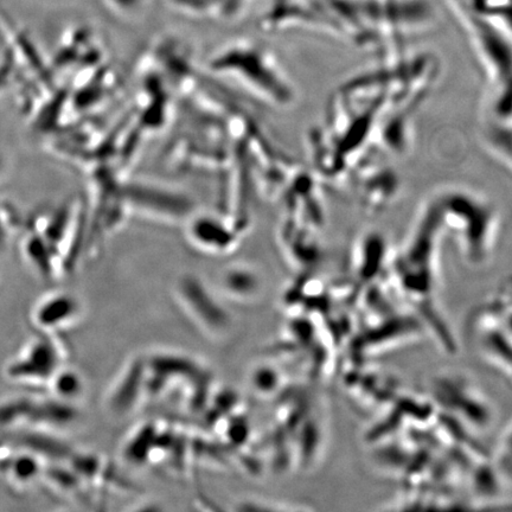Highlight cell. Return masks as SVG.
Segmentation results:
<instances>
[{
    "mask_svg": "<svg viewBox=\"0 0 512 512\" xmlns=\"http://www.w3.org/2000/svg\"><path fill=\"white\" fill-rule=\"evenodd\" d=\"M204 69L217 81L236 86L271 106L286 107L297 98L296 86L277 51L260 38H230L211 51Z\"/></svg>",
    "mask_w": 512,
    "mask_h": 512,
    "instance_id": "cell-1",
    "label": "cell"
},
{
    "mask_svg": "<svg viewBox=\"0 0 512 512\" xmlns=\"http://www.w3.org/2000/svg\"><path fill=\"white\" fill-rule=\"evenodd\" d=\"M81 208L70 201L30 216L18 235L22 261L37 278L48 283L66 278L78 254Z\"/></svg>",
    "mask_w": 512,
    "mask_h": 512,
    "instance_id": "cell-2",
    "label": "cell"
},
{
    "mask_svg": "<svg viewBox=\"0 0 512 512\" xmlns=\"http://www.w3.org/2000/svg\"><path fill=\"white\" fill-rule=\"evenodd\" d=\"M445 233L457 240L460 252L473 265L483 264L496 247L499 217L488 198L467 189H447L433 198Z\"/></svg>",
    "mask_w": 512,
    "mask_h": 512,
    "instance_id": "cell-3",
    "label": "cell"
},
{
    "mask_svg": "<svg viewBox=\"0 0 512 512\" xmlns=\"http://www.w3.org/2000/svg\"><path fill=\"white\" fill-rule=\"evenodd\" d=\"M462 18L490 83V111L499 124L512 123V40L483 19L462 10Z\"/></svg>",
    "mask_w": 512,
    "mask_h": 512,
    "instance_id": "cell-4",
    "label": "cell"
},
{
    "mask_svg": "<svg viewBox=\"0 0 512 512\" xmlns=\"http://www.w3.org/2000/svg\"><path fill=\"white\" fill-rule=\"evenodd\" d=\"M61 369V352L55 336H38L25 345L6 367L5 374L11 381L29 386H49Z\"/></svg>",
    "mask_w": 512,
    "mask_h": 512,
    "instance_id": "cell-5",
    "label": "cell"
},
{
    "mask_svg": "<svg viewBox=\"0 0 512 512\" xmlns=\"http://www.w3.org/2000/svg\"><path fill=\"white\" fill-rule=\"evenodd\" d=\"M75 418L64 401L12 398L0 403V427L63 426Z\"/></svg>",
    "mask_w": 512,
    "mask_h": 512,
    "instance_id": "cell-6",
    "label": "cell"
},
{
    "mask_svg": "<svg viewBox=\"0 0 512 512\" xmlns=\"http://www.w3.org/2000/svg\"><path fill=\"white\" fill-rule=\"evenodd\" d=\"M260 0H166L178 15L198 22L234 24L245 19Z\"/></svg>",
    "mask_w": 512,
    "mask_h": 512,
    "instance_id": "cell-7",
    "label": "cell"
},
{
    "mask_svg": "<svg viewBox=\"0 0 512 512\" xmlns=\"http://www.w3.org/2000/svg\"><path fill=\"white\" fill-rule=\"evenodd\" d=\"M79 315V305L73 296L60 290L50 291L37 300L30 320L40 334L54 336L67 328Z\"/></svg>",
    "mask_w": 512,
    "mask_h": 512,
    "instance_id": "cell-8",
    "label": "cell"
},
{
    "mask_svg": "<svg viewBox=\"0 0 512 512\" xmlns=\"http://www.w3.org/2000/svg\"><path fill=\"white\" fill-rule=\"evenodd\" d=\"M465 8L512 40V0H467Z\"/></svg>",
    "mask_w": 512,
    "mask_h": 512,
    "instance_id": "cell-9",
    "label": "cell"
},
{
    "mask_svg": "<svg viewBox=\"0 0 512 512\" xmlns=\"http://www.w3.org/2000/svg\"><path fill=\"white\" fill-rule=\"evenodd\" d=\"M24 222L10 203L0 200V249L21 234Z\"/></svg>",
    "mask_w": 512,
    "mask_h": 512,
    "instance_id": "cell-10",
    "label": "cell"
},
{
    "mask_svg": "<svg viewBox=\"0 0 512 512\" xmlns=\"http://www.w3.org/2000/svg\"><path fill=\"white\" fill-rule=\"evenodd\" d=\"M49 386L53 388L55 399L69 401L81 393V381L73 371L60 369Z\"/></svg>",
    "mask_w": 512,
    "mask_h": 512,
    "instance_id": "cell-11",
    "label": "cell"
},
{
    "mask_svg": "<svg viewBox=\"0 0 512 512\" xmlns=\"http://www.w3.org/2000/svg\"><path fill=\"white\" fill-rule=\"evenodd\" d=\"M114 17L127 21L143 14L150 0H96Z\"/></svg>",
    "mask_w": 512,
    "mask_h": 512,
    "instance_id": "cell-12",
    "label": "cell"
}]
</instances>
